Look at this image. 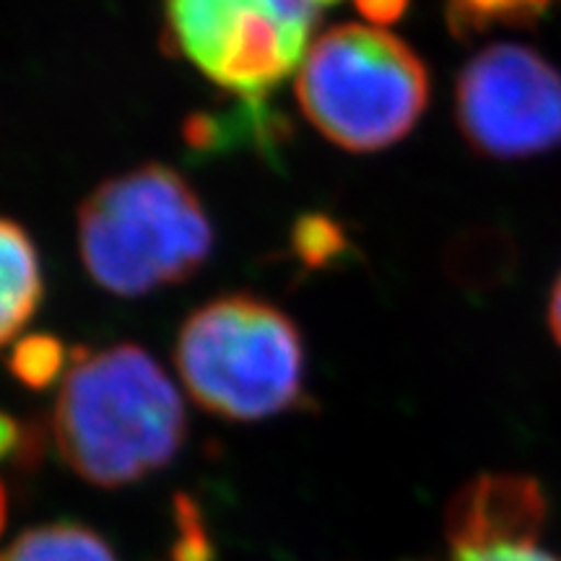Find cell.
<instances>
[{"instance_id":"1","label":"cell","mask_w":561,"mask_h":561,"mask_svg":"<svg viewBox=\"0 0 561 561\" xmlns=\"http://www.w3.org/2000/svg\"><path fill=\"white\" fill-rule=\"evenodd\" d=\"M60 458L104 489L136 483L178 458L185 405L149 351L133 343L76 351L53 411Z\"/></svg>"},{"instance_id":"8","label":"cell","mask_w":561,"mask_h":561,"mask_svg":"<svg viewBox=\"0 0 561 561\" xmlns=\"http://www.w3.org/2000/svg\"><path fill=\"white\" fill-rule=\"evenodd\" d=\"M0 561H117L100 533L79 523L32 528L0 551Z\"/></svg>"},{"instance_id":"4","label":"cell","mask_w":561,"mask_h":561,"mask_svg":"<svg viewBox=\"0 0 561 561\" xmlns=\"http://www.w3.org/2000/svg\"><path fill=\"white\" fill-rule=\"evenodd\" d=\"M305 117L346 151H380L409 136L430 104V73L403 39L362 24L320 34L297 73Z\"/></svg>"},{"instance_id":"9","label":"cell","mask_w":561,"mask_h":561,"mask_svg":"<svg viewBox=\"0 0 561 561\" xmlns=\"http://www.w3.org/2000/svg\"><path fill=\"white\" fill-rule=\"evenodd\" d=\"M541 530H447V561H561L541 546Z\"/></svg>"},{"instance_id":"12","label":"cell","mask_w":561,"mask_h":561,"mask_svg":"<svg viewBox=\"0 0 561 561\" xmlns=\"http://www.w3.org/2000/svg\"><path fill=\"white\" fill-rule=\"evenodd\" d=\"M66 369V348L53 335H30L11 354V371L30 388H47Z\"/></svg>"},{"instance_id":"15","label":"cell","mask_w":561,"mask_h":561,"mask_svg":"<svg viewBox=\"0 0 561 561\" xmlns=\"http://www.w3.org/2000/svg\"><path fill=\"white\" fill-rule=\"evenodd\" d=\"M16 439H19V426L13 424L9 416H3V413H0V455L9 453L11 445Z\"/></svg>"},{"instance_id":"3","label":"cell","mask_w":561,"mask_h":561,"mask_svg":"<svg viewBox=\"0 0 561 561\" xmlns=\"http://www.w3.org/2000/svg\"><path fill=\"white\" fill-rule=\"evenodd\" d=\"M174 364L203 411L229 421H261L305 398V341L271 301L231 294L182 322Z\"/></svg>"},{"instance_id":"11","label":"cell","mask_w":561,"mask_h":561,"mask_svg":"<svg viewBox=\"0 0 561 561\" xmlns=\"http://www.w3.org/2000/svg\"><path fill=\"white\" fill-rule=\"evenodd\" d=\"M291 248L307 268H328L351 250L346 231L325 214H305L291 229Z\"/></svg>"},{"instance_id":"2","label":"cell","mask_w":561,"mask_h":561,"mask_svg":"<svg viewBox=\"0 0 561 561\" xmlns=\"http://www.w3.org/2000/svg\"><path fill=\"white\" fill-rule=\"evenodd\" d=\"M89 276L117 297H144L195 276L214 250L206 208L185 178L140 164L104 180L79 210Z\"/></svg>"},{"instance_id":"6","label":"cell","mask_w":561,"mask_h":561,"mask_svg":"<svg viewBox=\"0 0 561 561\" xmlns=\"http://www.w3.org/2000/svg\"><path fill=\"white\" fill-rule=\"evenodd\" d=\"M462 138L491 159L561 146V73L523 45H491L468 60L455 89Z\"/></svg>"},{"instance_id":"13","label":"cell","mask_w":561,"mask_h":561,"mask_svg":"<svg viewBox=\"0 0 561 561\" xmlns=\"http://www.w3.org/2000/svg\"><path fill=\"white\" fill-rule=\"evenodd\" d=\"M411 0H354L356 11L371 24H392L409 9Z\"/></svg>"},{"instance_id":"5","label":"cell","mask_w":561,"mask_h":561,"mask_svg":"<svg viewBox=\"0 0 561 561\" xmlns=\"http://www.w3.org/2000/svg\"><path fill=\"white\" fill-rule=\"evenodd\" d=\"M339 0H164L167 45L242 102H263L301 66Z\"/></svg>"},{"instance_id":"7","label":"cell","mask_w":561,"mask_h":561,"mask_svg":"<svg viewBox=\"0 0 561 561\" xmlns=\"http://www.w3.org/2000/svg\"><path fill=\"white\" fill-rule=\"evenodd\" d=\"M42 301L37 248L19 224L0 219V348L34 318Z\"/></svg>"},{"instance_id":"10","label":"cell","mask_w":561,"mask_h":561,"mask_svg":"<svg viewBox=\"0 0 561 561\" xmlns=\"http://www.w3.org/2000/svg\"><path fill=\"white\" fill-rule=\"evenodd\" d=\"M551 0H450V21L462 32H486L496 24H530Z\"/></svg>"},{"instance_id":"14","label":"cell","mask_w":561,"mask_h":561,"mask_svg":"<svg viewBox=\"0 0 561 561\" xmlns=\"http://www.w3.org/2000/svg\"><path fill=\"white\" fill-rule=\"evenodd\" d=\"M549 325H551L553 339H557V343L561 346V276L557 278V284H553V291L549 299Z\"/></svg>"}]
</instances>
